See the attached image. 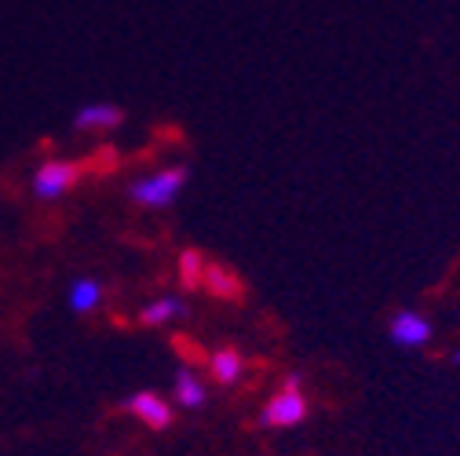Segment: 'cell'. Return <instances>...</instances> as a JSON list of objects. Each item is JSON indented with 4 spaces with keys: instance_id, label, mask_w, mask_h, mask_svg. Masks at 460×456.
Masks as SVG:
<instances>
[{
    "instance_id": "obj_1",
    "label": "cell",
    "mask_w": 460,
    "mask_h": 456,
    "mask_svg": "<svg viewBox=\"0 0 460 456\" xmlns=\"http://www.w3.org/2000/svg\"><path fill=\"white\" fill-rule=\"evenodd\" d=\"M187 180H190L187 168H183V164H172V168H161V172H154V176L136 180L128 194H132V201L143 205V208H168L172 201L183 194Z\"/></svg>"
},
{
    "instance_id": "obj_2",
    "label": "cell",
    "mask_w": 460,
    "mask_h": 456,
    "mask_svg": "<svg viewBox=\"0 0 460 456\" xmlns=\"http://www.w3.org/2000/svg\"><path fill=\"white\" fill-rule=\"evenodd\" d=\"M84 172H88L84 161H59V157H51V161H44L37 172H33L30 190H33V197H40V201H59L63 194H70V190L77 187V180H81Z\"/></svg>"
},
{
    "instance_id": "obj_3",
    "label": "cell",
    "mask_w": 460,
    "mask_h": 456,
    "mask_svg": "<svg viewBox=\"0 0 460 456\" xmlns=\"http://www.w3.org/2000/svg\"><path fill=\"white\" fill-rule=\"evenodd\" d=\"M300 376L293 373L289 380H285V387L270 398V402L263 406V413H260V427H296V424H304L307 420V398H304V390H300Z\"/></svg>"
},
{
    "instance_id": "obj_4",
    "label": "cell",
    "mask_w": 460,
    "mask_h": 456,
    "mask_svg": "<svg viewBox=\"0 0 460 456\" xmlns=\"http://www.w3.org/2000/svg\"><path fill=\"white\" fill-rule=\"evenodd\" d=\"M125 409H128L132 417H139L146 427H154V431H164V427L172 424V406L164 402L157 390H136L128 402H125Z\"/></svg>"
},
{
    "instance_id": "obj_5",
    "label": "cell",
    "mask_w": 460,
    "mask_h": 456,
    "mask_svg": "<svg viewBox=\"0 0 460 456\" xmlns=\"http://www.w3.org/2000/svg\"><path fill=\"white\" fill-rule=\"evenodd\" d=\"M125 121V110L113 102H88L74 113V128L77 132H113Z\"/></svg>"
},
{
    "instance_id": "obj_6",
    "label": "cell",
    "mask_w": 460,
    "mask_h": 456,
    "mask_svg": "<svg viewBox=\"0 0 460 456\" xmlns=\"http://www.w3.org/2000/svg\"><path fill=\"white\" fill-rule=\"evenodd\" d=\"M391 339L398 347H424L431 339V321L417 311H398L391 318Z\"/></svg>"
},
{
    "instance_id": "obj_7",
    "label": "cell",
    "mask_w": 460,
    "mask_h": 456,
    "mask_svg": "<svg viewBox=\"0 0 460 456\" xmlns=\"http://www.w3.org/2000/svg\"><path fill=\"white\" fill-rule=\"evenodd\" d=\"M102 281H95V277H77L74 285H70V293H66V303H70V311H77V314H88V311H95L99 303H102Z\"/></svg>"
},
{
    "instance_id": "obj_8",
    "label": "cell",
    "mask_w": 460,
    "mask_h": 456,
    "mask_svg": "<svg viewBox=\"0 0 460 456\" xmlns=\"http://www.w3.org/2000/svg\"><path fill=\"white\" fill-rule=\"evenodd\" d=\"M172 390H176V402L183 406V409H201L205 406V387H201V380H198V373L194 369H176V380H172Z\"/></svg>"
},
{
    "instance_id": "obj_9",
    "label": "cell",
    "mask_w": 460,
    "mask_h": 456,
    "mask_svg": "<svg viewBox=\"0 0 460 456\" xmlns=\"http://www.w3.org/2000/svg\"><path fill=\"white\" fill-rule=\"evenodd\" d=\"M183 314H187V303H183L180 296H157L154 303L143 307L139 321H143V325H168V321H176V318H183Z\"/></svg>"
},
{
    "instance_id": "obj_10",
    "label": "cell",
    "mask_w": 460,
    "mask_h": 456,
    "mask_svg": "<svg viewBox=\"0 0 460 456\" xmlns=\"http://www.w3.org/2000/svg\"><path fill=\"white\" fill-rule=\"evenodd\" d=\"M205 289H208L212 296H219V300H234V296H242L234 270L216 267V263H212V267H205Z\"/></svg>"
},
{
    "instance_id": "obj_11",
    "label": "cell",
    "mask_w": 460,
    "mask_h": 456,
    "mask_svg": "<svg viewBox=\"0 0 460 456\" xmlns=\"http://www.w3.org/2000/svg\"><path fill=\"white\" fill-rule=\"evenodd\" d=\"M208 369H212L216 383L230 387V383H238V380H242L245 362H242V355H238V351H216V355H212V362H208Z\"/></svg>"
},
{
    "instance_id": "obj_12",
    "label": "cell",
    "mask_w": 460,
    "mask_h": 456,
    "mask_svg": "<svg viewBox=\"0 0 460 456\" xmlns=\"http://www.w3.org/2000/svg\"><path fill=\"white\" fill-rule=\"evenodd\" d=\"M205 259L198 249H187L180 256V281H183V289H198V285H205Z\"/></svg>"
},
{
    "instance_id": "obj_13",
    "label": "cell",
    "mask_w": 460,
    "mask_h": 456,
    "mask_svg": "<svg viewBox=\"0 0 460 456\" xmlns=\"http://www.w3.org/2000/svg\"><path fill=\"white\" fill-rule=\"evenodd\" d=\"M453 362H456V365H460V347H456V351H453Z\"/></svg>"
}]
</instances>
